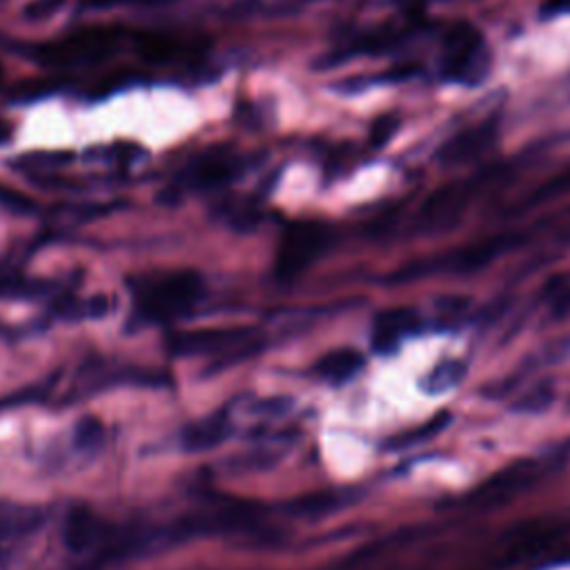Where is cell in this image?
<instances>
[{
	"label": "cell",
	"instance_id": "obj_1",
	"mask_svg": "<svg viewBox=\"0 0 570 570\" xmlns=\"http://www.w3.org/2000/svg\"><path fill=\"white\" fill-rule=\"evenodd\" d=\"M206 295V281L194 270H174L134 283V312L147 323H172Z\"/></svg>",
	"mask_w": 570,
	"mask_h": 570
},
{
	"label": "cell",
	"instance_id": "obj_2",
	"mask_svg": "<svg viewBox=\"0 0 570 570\" xmlns=\"http://www.w3.org/2000/svg\"><path fill=\"white\" fill-rule=\"evenodd\" d=\"M124 40L118 27H86L50 43L25 46L23 56L48 69L88 67L107 61Z\"/></svg>",
	"mask_w": 570,
	"mask_h": 570
},
{
	"label": "cell",
	"instance_id": "obj_3",
	"mask_svg": "<svg viewBox=\"0 0 570 570\" xmlns=\"http://www.w3.org/2000/svg\"><path fill=\"white\" fill-rule=\"evenodd\" d=\"M491 72V52L483 34L470 23H457L445 34L441 74L445 80L475 88Z\"/></svg>",
	"mask_w": 570,
	"mask_h": 570
},
{
	"label": "cell",
	"instance_id": "obj_4",
	"mask_svg": "<svg viewBox=\"0 0 570 570\" xmlns=\"http://www.w3.org/2000/svg\"><path fill=\"white\" fill-rule=\"evenodd\" d=\"M328 241H331L328 228L316 221L293 223L283 232L278 241L276 261H274L276 278L293 281L299 274H303L319 259L325 246H328Z\"/></svg>",
	"mask_w": 570,
	"mask_h": 570
},
{
	"label": "cell",
	"instance_id": "obj_5",
	"mask_svg": "<svg viewBox=\"0 0 570 570\" xmlns=\"http://www.w3.org/2000/svg\"><path fill=\"white\" fill-rule=\"evenodd\" d=\"M246 158L236 154L228 145H215L194 158L190 166L179 174L174 190L179 192H210L232 183L243 170H246Z\"/></svg>",
	"mask_w": 570,
	"mask_h": 570
},
{
	"label": "cell",
	"instance_id": "obj_6",
	"mask_svg": "<svg viewBox=\"0 0 570 570\" xmlns=\"http://www.w3.org/2000/svg\"><path fill=\"white\" fill-rule=\"evenodd\" d=\"M257 346L250 328H206L179 333L170 339V352L179 357H230Z\"/></svg>",
	"mask_w": 570,
	"mask_h": 570
},
{
	"label": "cell",
	"instance_id": "obj_7",
	"mask_svg": "<svg viewBox=\"0 0 570 570\" xmlns=\"http://www.w3.org/2000/svg\"><path fill=\"white\" fill-rule=\"evenodd\" d=\"M535 477V464L533 462H519L500 475L491 477L485 483H481L475 491V502L479 506H495L513 500L523 485H528Z\"/></svg>",
	"mask_w": 570,
	"mask_h": 570
},
{
	"label": "cell",
	"instance_id": "obj_8",
	"mask_svg": "<svg viewBox=\"0 0 570 570\" xmlns=\"http://www.w3.org/2000/svg\"><path fill=\"white\" fill-rule=\"evenodd\" d=\"M200 46L185 43V40L168 34H141L137 38V54L150 65H174L190 61L200 54Z\"/></svg>",
	"mask_w": 570,
	"mask_h": 570
},
{
	"label": "cell",
	"instance_id": "obj_9",
	"mask_svg": "<svg viewBox=\"0 0 570 570\" xmlns=\"http://www.w3.org/2000/svg\"><path fill=\"white\" fill-rule=\"evenodd\" d=\"M417 312L411 308H394L381 312L373 323V348L381 354L397 350L405 337L417 331Z\"/></svg>",
	"mask_w": 570,
	"mask_h": 570
},
{
	"label": "cell",
	"instance_id": "obj_10",
	"mask_svg": "<svg viewBox=\"0 0 570 570\" xmlns=\"http://www.w3.org/2000/svg\"><path fill=\"white\" fill-rule=\"evenodd\" d=\"M495 139H497V126L483 124L453 137L451 141H445L437 152V158L445 163V166H459V163H468L470 158H477L479 154L491 150Z\"/></svg>",
	"mask_w": 570,
	"mask_h": 570
},
{
	"label": "cell",
	"instance_id": "obj_11",
	"mask_svg": "<svg viewBox=\"0 0 570 570\" xmlns=\"http://www.w3.org/2000/svg\"><path fill=\"white\" fill-rule=\"evenodd\" d=\"M105 533L107 528L90 508H72L65 519L63 540L72 553H88L105 540Z\"/></svg>",
	"mask_w": 570,
	"mask_h": 570
},
{
	"label": "cell",
	"instance_id": "obj_12",
	"mask_svg": "<svg viewBox=\"0 0 570 570\" xmlns=\"http://www.w3.org/2000/svg\"><path fill=\"white\" fill-rule=\"evenodd\" d=\"M363 368V354L354 348H337L325 352L316 363L314 373L328 384H346Z\"/></svg>",
	"mask_w": 570,
	"mask_h": 570
},
{
	"label": "cell",
	"instance_id": "obj_13",
	"mask_svg": "<svg viewBox=\"0 0 570 570\" xmlns=\"http://www.w3.org/2000/svg\"><path fill=\"white\" fill-rule=\"evenodd\" d=\"M230 435V422L225 415H212L208 419H200L183 430V448L187 453H206L223 443Z\"/></svg>",
	"mask_w": 570,
	"mask_h": 570
},
{
	"label": "cell",
	"instance_id": "obj_14",
	"mask_svg": "<svg viewBox=\"0 0 570 570\" xmlns=\"http://www.w3.org/2000/svg\"><path fill=\"white\" fill-rule=\"evenodd\" d=\"M464 377H466V365L462 361H455V359L439 361L428 373L424 388L428 392H445V390L457 388Z\"/></svg>",
	"mask_w": 570,
	"mask_h": 570
},
{
	"label": "cell",
	"instance_id": "obj_15",
	"mask_svg": "<svg viewBox=\"0 0 570 570\" xmlns=\"http://www.w3.org/2000/svg\"><path fill=\"white\" fill-rule=\"evenodd\" d=\"M36 523V515L27 508L5 506L0 508V537H16L29 533Z\"/></svg>",
	"mask_w": 570,
	"mask_h": 570
},
{
	"label": "cell",
	"instance_id": "obj_16",
	"mask_svg": "<svg viewBox=\"0 0 570 570\" xmlns=\"http://www.w3.org/2000/svg\"><path fill=\"white\" fill-rule=\"evenodd\" d=\"M36 293V285L14 272H0V299H21L31 297Z\"/></svg>",
	"mask_w": 570,
	"mask_h": 570
},
{
	"label": "cell",
	"instance_id": "obj_17",
	"mask_svg": "<svg viewBox=\"0 0 570 570\" xmlns=\"http://www.w3.org/2000/svg\"><path fill=\"white\" fill-rule=\"evenodd\" d=\"M0 208H5L16 215H31L36 210V203L27 194L0 183Z\"/></svg>",
	"mask_w": 570,
	"mask_h": 570
},
{
	"label": "cell",
	"instance_id": "obj_18",
	"mask_svg": "<svg viewBox=\"0 0 570 570\" xmlns=\"http://www.w3.org/2000/svg\"><path fill=\"white\" fill-rule=\"evenodd\" d=\"M103 439V426L94 417L80 419L76 426V445L83 448V451H94V448Z\"/></svg>",
	"mask_w": 570,
	"mask_h": 570
},
{
	"label": "cell",
	"instance_id": "obj_19",
	"mask_svg": "<svg viewBox=\"0 0 570 570\" xmlns=\"http://www.w3.org/2000/svg\"><path fill=\"white\" fill-rule=\"evenodd\" d=\"M72 160L69 152H38L29 156H21L16 166H27V168H59Z\"/></svg>",
	"mask_w": 570,
	"mask_h": 570
},
{
	"label": "cell",
	"instance_id": "obj_20",
	"mask_svg": "<svg viewBox=\"0 0 570 570\" xmlns=\"http://www.w3.org/2000/svg\"><path fill=\"white\" fill-rule=\"evenodd\" d=\"M56 86L48 83V80H27V83H21L14 88V103H29L36 99H43L46 94H50Z\"/></svg>",
	"mask_w": 570,
	"mask_h": 570
},
{
	"label": "cell",
	"instance_id": "obj_21",
	"mask_svg": "<svg viewBox=\"0 0 570 570\" xmlns=\"http://www.w3.org/2000/svg\"><path fill=\"white\" fill-rule=\"evenodd\" d=\"M63 5H65V0H31L23 14L27 21H46L54 16Z\"/></svg>",
	"mask_w": 570,
	"mask_h": 570
},
{
	"label": "cell",
	"instance_id": "obj_22",
	"mask_svg": "<svg viewBox=\"0 0 570 570\" xmlns=\"http://www.w3.org/2000/svg\"><path fill=\"white\" fill-rule=\"evenodd\" d=\"M394 132H397V118L394 116H381L371 132L373 147H384L392 139Z\"/></svg>",
	"mask_w": 570,
	"mask_h": 570
},
{
	"label": "cell",
	"instance_id": "obj_23",
	"mask_svg": "<svg viewBox=\"0 0 570 570\" xmlns=\"http://www.w3.org/2000/svg\"><path fill=\"white\" fill-rule=\"evenodd\" d=\"M86 8L90 10H109L116 5H126V3H139V0H80Z\"/></svg>",
	"mask_w": 570,
	"mask_h": 570
},
{
	"label": "cell",
	"instance_id": "obj_24",
	"mask_svg": "<svg viewBox=\"0 0 570 570\" xmlns=\"http://www.w3.org/2000/svg\"><path fill=\"white\" fill-rule=\"evenodd\" d=\"M12 139V128L5 120H0V145H5Z\"/></svg>",
	"mask_w": 570,
	"mask_h": 570
},
{
	"label": "cell",
	"instance_id": "obj_25",
	"mask_svg": "<svg viewBox=\"0 0 570 570\" xmlns=\"http://www.w3.org/2000/svg\"><path fill=\"white\" fill-rule=\"evenodd\" d=\"M570 8V0H550V10L559 12V10H568Z\"/></svg>",
	"mask_w": 570,
	"mask_h": 570
},
{
	"label": "cell",
	"instance_id": "obj_26",
	"mask_svg": "<svg viewBox=\"0 0 570 570\" xmlns=\"http://www.w3.org/2000/svg\"><path fill=\"white\" fill-rule=\"evenodd\" d=\"M0 86H3V65H0Z\"/></svg>",
	"mask_w": 570,
	"mask_h": 570
}]
</instances>
